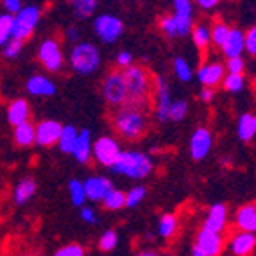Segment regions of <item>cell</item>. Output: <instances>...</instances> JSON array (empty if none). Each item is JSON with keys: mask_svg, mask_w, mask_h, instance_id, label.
Returning a JSON list of instances; mask_svg holds the SVG:
<instances>
[{"mask_svg": "<svg viewBox=\"0 0 256 256\" xmlns=\"http://www.w3.org/2000/svg\"><path fill=\"white\" fill-rule=\"evenodd\" d=\"M111 122H113L115 131L122 138H126V140H138L147 131L146 108L124 104V106L116 108Z\"/></svg>", "mask_w": 256, "mask_h": 256, "instance_id": "1", "label": "cell"}, {"mask_svg": "<svg viewBox=\"0 0 256 256\" xmlns=\"http://www.w3.org/2000/svg\"><path fill=\"white\" fill-rule=\"evenodd\" d=\"M122 79L126 86V104L146 108L150 95V86H152L149 72L138 64H131L124 68Z\"/></svg>", "mask_w": 256, "mask_h": 256, "instance_id": "2", "label": "cell"}, {"mask_svg": "<svg viewBox=\"0 0 256 256\" xmlns=\"http://www.w3.org/2000/svg\"><path fill=\"white\" fill-rule=\"evenodd\" d=\"M111 170L132 180H144L152 172V160L138 150H122L115 165L111 166Z\"/></svg>", "mask_w": 256, "mask_h": 256, "instance_id": "3", "label": "cell"}, {"mask_svg": "<svg viewBox=\"0 0 256 256\" xmlns=\"http://www.w3.org/2000/svg\"><path fill=\"white\" fill-rule=\"evenodd\" d=\"M70 66L81 76H90L100 66V52L94 43H77L70 52Z\"/></svg>", "mask_w": 256, "mask_h": 256, "instance_id": "4", "label": "cell"}, {"mask_svg": "<svg viewBox=\"0 0 256 256\" xmlns=\"http://www.w3.org/2000/svg\"><path fill=\"white\" fill-rule=\"evenodd\" d=\"M42 11L38 6H26L20 9V13L13 16V40L26 42L38 26Z\"/></svg>", "mask_w": 256, "mask_h": 256, "instance_id": "5", "label": "cell"}, {"mask_svg": "<svg viewBox=\"0 0 256 256\" xmlns=\"http://www.w3.org/2000/svg\"><path fill=\"white\" fill-rule=\"evenodd\" d=\"M120 146L118 142L113 140L111 136H100L98 140H95V144L92 146V156L97 160L98 165L104 166H113L115 162L120 156Z\"/></svg>", "mask_w": 256, "mask_h": 256, "instance_id": "6", "label": "cell"}, {"mask_svg": "<svg viewBox=\"0 0 256 256\" xmlns=\"http://www.w3.org/2000/svg\"><path fill=\"white\" fill-rule=\"evenodd\" d=\"M94 29L104 43H115L124 32V24L120 18L113 16V14H100L95 18Z\"/></svg>", "mask_w": 256, "mask_h": 256, "instance_id": "7", "label": "cell"}, {"mask_svg": "<svg viewBox=\"0 0 256 256\" xmlns=\"http://www.w3.org/2000/svg\"><path fill=\"white\" fill-rule=\"evenodd\" d=\"M38 60L48 72H58V70L63 68L64 58H63V50H61L58 40L48 38L40 45Z\"/></svg>", "mask_w": 256, "mask_h": 256, "instance_id": "8", "label": "cell"}, {"mask_svg": "<svg viewBox=\"0 0 256 256\" xmlns=\"http://www.w3.org/2000/svg\"><path fill=\"white\" fill-rule=\"evenodd\" d=\"M102 94H104V98L108 100V104H111V106H115V108L124 106L126 86H124V79H122V72L113 70V72L108 74V77L104 79Z\"/></svg>", "mask_w": 256, "mask_h": 256, "instance_id": "9", "label": "cell"}, {"mask_svg": "<svg viewBox=\"0 0 256 256\" xmlns=\"http://www.w3.org/2000/svg\"><path fill=\"white\" fill-rule=\"evenodd\" d=\"M172 18L176 24V36H186L194 26V4L188 0H176Z\"/></svg>", "mask_w": 256, "mask_h": 256, "instance_id": "10", "label": "cell"}, {"mask_svg": "<svg viewBox=\"0 0 256 256\" xmlns=\"http://www.w3.org/2000/svg\"><path fill=\"white\" fill-rule=\"evenodd\" d=\"M63 126L56 120H43L34 126V144L42 147H52L60 142Z\"/></svg>", "mask_w": 256, "mask_h": 256, "instance_id": "11", "label": "cell"}, {"mask_svg": "<svg viewBox=\"0 0 256 256\" xmlns=\"http://www.w3.org/2000/svg\"><path fill=\"white\" fill-rule=\"evenodd\" d=\"M194 246H197V248L201 249L204 256H220L222 248H224V238H222L220 233L201 230L197 233V238Z\"/></svg>", "mask_w": 256, "mask_h": 256, "instance_id": "12", "label": "cell"}, {"mask_svg": "<svg viewBox=\"0 0 256 256\" xmlns=\"http://www.w3.org/2000/svg\"><path fill=\"white\" fill-rule=\"evenodd\" d=\"M212 132L206 128H199L194 131L192 138H190V154H192L194 160H204L210 154L212 149Z\"/></svg>", "mask_w": 256, "mask_h": 256, "instance_id": "13", "label": "cell"}, {"mask_svg": "<svg viewBox=\"0 0 256 256\" xmlns=\"http://www.w3.org/2000/svg\"><path fill=\"white\" fill-rule=\"evenodd\" d=\"M82 186H84L86 199H90V201H102L108 192L113 190V183L104 176H92L82 183Z\"/></svg>", "mask_w": 256, "mask_h": 256, "instance_id": "14", "label": "cell"}, {"mask_svg": "<svg viewBox=\"0 0 256 256\" xmlns=\"http://www.w3.org/2000/svg\"><path fill=\"white\" fill-rule=\"evenodd\" d=\"M224 76H226V70H224V64L220 63H206L197 72L199 82L204 88H210V90H214L215 86L220 84Z\"/></svg>", "mask_w": 256, "mask_h": 256, "instance_id": "15", "label": "cell"}, {"mask_svg": "<svg viewBox=\"0 0 256 256\" xmlns=\"http://www.w3.org/2000/svg\"><path fill=\"white\" fill-rule=\"evenodd\" d=\"M172 98L170 90H168V82L165 77H156V111H158L160 122L168 120V110H170Z\"/></svg>", "mask_w": 256, "mask_h": 256, "instance_id": "16", "label": "cell"}, {"mask_svg": "<svg viewBox=\"0 0 256 256\" xmlns=\"http://www.w3.org/2000/svg\"><path fill=\"white\" fill-rule=\"evenodd\" d=\"M256 246V236L254 233H244V231H236L235 235H231L230 238V251L233 256H249Z\"/></svg>", "mask_w": 256, "mask_h": 256, "instance_id": "17", "label": "cell"}, {"mask_svg": "<svg viewBox=\"0 0 256 256\" xmlns=\"http://www.w3.org/2000/svg\"><path fill=\"white\" fill-rule=\"evenodd\" d=\"M228 224V208L220 202L214 204L210 208L208 215H206V220L202 224V230L214 231V233H222L226 230Z\"/></svg>", "mask_w": 256, "mask_h": 256, "instance_id": "18", "label": "cell"}, {"mask_svg": "<svg viewBox=\"0 0 256 256\" xmlns=\"http://www.w3.org/2000/svg\"><path fill=\"white\" fill-rule=\"evenodd\" d=\"M235 226L238 231L244 233H254L256 230V206L254 202L244 204L238 208L235 215Z\"/></svg>", "mask_w": 256, "mask_h": 256, "instance_id": "19", "label": "cell"}, {"mask_svg": "<svg viewBox=\"0 0 256 256\" xmlns=\"http://www.w3.org/2000/svg\"><path fill=\"white\" fill-rule=\"evenodd\" d=\"M30 116V106L26 98H14L13 102L8 106V120L11 126H22L29 122Z\"/></svg>", "mask_w": 256, "mask_h": 256, "instance_id": "20", "label": "cell"}, {"mask_svg": "<svg viewBox=\"0 0 256 256\" xmlns=\"http://www.w3.org/2000/svg\"><path fill=\"white\" fill-rule=\"evenodd\" d=\"M27 92L34 97H52L56 94V84L45 76H32L26 84Z\"/></svg>", "mask_w": 256, "mask_h": 256, "instance_id": "21", "label": "cell"}, {"mask_svg": "<svg viewBox=\"0 0 256 256\" xmlns=\"http://www.w3.org/2000/svg\"><path fill=\"white\" fill-rule=\"evenodd\" d=\"M72 156L79 163L90 162V156H92V134H90V131H88V129H82V131H79V134H77V140H76V146H74V150H72Z\"/></svg>", "mask_w": 256, "mask_h": 256, "instance_id": "22", "label": "cell"}, {"mask_svg": "<svg viewBox=\"0 0 256 256\" xmlns=\"http://www.w3.org/2000/svg\"><path fill=\"white\" fill-rule=\"evenodd\" d=\"M222 52L228 60L231 58H240V54L244 52V32L240 29H230V34H228L226 42L222 45Z\"/></svg>", "mask_w": 256, "mask_h": 256, "instance_id": "23", "label": "cell"}, {"mask_svg": "<svg viewBox=\"0 0 256 256\" xmlns=\"http://www.w3.org/2000/svg\"><path fill=\"white\" fill-rule=\"evenodd\" d=\"M236 132H238V138L242 142H251L256 134V116L252 113H244L238 118Z\"/></svg>", "mask_w": 256, "mask_h": 256, "instance_id": "24", "label": "cell"}, {"mask_svg": "<svg viewBox=\"0 0 256 256\" xmlns=\"http://www.w3.org/2000/svg\"><path fill=\"white\" fill-rule=\"evenodd\" d=\"M34 194H36V181L32 178H26V180H22L14 186V192H13L14 202L16 204H26Z\"/></svg>", "mask_w": 256, "mask_h": 256, "instance_id": "25", "label": "cell"}, {"mask_svg": "<svg viewBox=\"0 0 256 256\" xmlns=\"http://www.w3.org/2000/svg\"><path fill=\"white\" fill-rule=\"evenodd\" d=\"M13 136H14V142H16V146H20V147L32 146V144H34V126L30 124V122L16 126Z\"/></svg>", "mask_w": 256, "mask_h": 256, "instance_id": "26", "label": "cell"}, {"mask_svg": "<svg viewBox=\"0 0 256 256\" xmlns=\"http://www.w3.org/2000/svg\"><path fill=\"white\" fill-rule=\"evenodd\" d=\"M77 134H79V131H77L74 126H63L60 142H58V146H60V149L63 150V152L72 154L74 146H76V140H77Z\"/></svg>", "mask_w": 256, "mask_h": 256, "instance_id": "27", "label": "cell"}, {"mask_svg": "<svg viewBox=\"0 0 256 256\" xmlns=\"http://www.w3.org/2000/svg\"><path fill=\"white\" fill-rule=\"evenodd\" d=\"M230 29L231 27L226 26L224 22H215L214 26L210 27V42L214 43L215 47H222L230 34Z\"/></svg>", "mask_w": 256, "mask_h": 256, "instance_id": "28", "label": "cell"}, {"mask_svg": "<svg viewBox=\"0 0 256 256\" xmlns=\"http://www.w3.org/2000/svg\"><path fill=\"white\" fill-rule=\"evenodd\" d=\"M102 204H104V208L111 210V212H116V210L124 208L126 206V194L113 188V190L108 192V196L102 199Z\"/></svg>", "mask_w": 256, "mask_h": 256, "instance_id": "29", "label": "cell"}, {"mask_svg": "<svg viewBox=\"0 0 256 256\" xmlns=\"http://www.w3.org/2000/svg\"><path fill=\"white\" fill-rule=\"evenodd\" d=\"M176 230H178V217H176V215L165 214L162 218H160L158 231L163 238H170V236L176 233Z\"/></svg>", "mask_w": 256, "mask_h": 256, "instance_id": "30", "label": "cell"}, {"mask_svg": "<svg viewBox=\"0 0 256 256\" xmlns=\"http://www.w3.org/2000/svg\"><path fill=\"white\" fill-rule=\"evenodd\" d=\"M72 9L77 18H88L97 9V2L95 0H76L72 2Z\"/></svg>", "mask_w": 256, "mask_h": 256, "instance_id": "31", "label": "cell"}, {"mask_svg": "<svg viewBox=\"0 0 256 256\" xmlns=\"http://www.w3.org/2000/svg\"><path fill=\"white\" fill-rule=\"evenodd\" d=\"M220 84L224 86V90H226V92L238 94V92L244 90V86H246V77H244V76H235V74H226Z\"/></svg>", "mask_w": 256, "mask_h": 256, "instance_id": "32", "label": "cell"}, {"mask_svg": "<svg viewBox=\"0 0 256 256\" xmlns=\"http://www.w3.org/2000/svg\"><path fill=\"white\" fill-rule=\"evenodd\" d=\"M13 40V16L8 13L0 14V45Z\"/></svg>", "mask_w": 256, "mask_h": 256, "instance_id": "33", "label": "cell"}, {"mask_svg": "<svg viewBox=\"0 0 256 256\" xmlns=\"http://www.w3.org/2000/svg\"><path fill=\"white\" fill-rule=\"evenodd\" d=\"M192 38L197 47L201 48V50H206L208 45L212 43L210 42V27L204 26V24H202V26H196L192 29Z\"/></svg>", "mask_w": 256, "mask_h": 256, "instance_id": "34", "label": "cell"}, {"mask_svg": "<svg viewBox=\"0 0 256 256\" xmlns=\"http://www.w3.org/2000/svg\"><path fill=\"white\" fill-rule=\"evenodd\" d=\"M70 199H72L74 206H84L86 202V194H84V186H82V181L79 180H70Z\"/></svg>", "mask_w": 256, "mask_h": 256, "instance_id": "35", "label": "cell"}, {"mask_svg": "<svg viewBox=\"0 0 256 256\" xmlns=\"http://www.w3.org/2000/svg\"><path fill=\"white\" fill-rule=\"evenodd\" d=\"M116 244H118V236H116V233L113 230H108L100 235V240H98V249L104 251V252H110L116 248Z\"/></svg>", "mask_w": 256, "mask_h": 256, "instance_id": "36", "label": "cell"}, {"mask_svg": "<svg viewBox=\"0 0 256 256\" xmlns=\"http://www.w3.org/2000/svg\"><path fill=\"white\" fill-rule=\"evenodd\" d=\"M146 194H147L146 186H132L131 190L126 194V206H128V208H134V206H138L142 201H144Z\"/></svg>", "mask_w": 256, "mask_h": 256, "instance_id": "37", "label": "cell"}, {"mask_svg": "<svg viewBox=\"0 0 256 256\" xmlns=\"http://www.w3.org/2000/svg\"><path fill=\"white\" fill-rule=\"evenodd\" d=\"M174 72L178 76V79L183 82H188L192 79V68H190V64L183 58H176L174 60Z\"/></svg>", "mask_w": 256, "mask_h": 256, "instance_id": "38", "label": "cell"}, {"mask_svg": "<svg viewBox=\"0 0 256 256\" xmlns=\"http://www.w3.org/2000/svg\"><path fill=\"white\" fill-rule=\"evenodd\" d=\"M188 113V104L186 100H176L170 104V110H168V120H174V122H181V120L186 116Z\"/></svg>", "mask_w": 256, "mask_h": 256, "instance_id": "39", "label": "cell"}, {"mask_svg": "<svg viewBox=\"0 0 256 256\" xmlns=\"http://www.w3.org/2000/svg\"><path fill=\"white\" fill-rule=\"evenodd\" d=\"M224 70H228V74H235V76H244V70H246V61L240 58H231L228 60Z\"/></svg>", "mask_w": 256, "mask_h": 256, "instance_id": "40", "label": "cell"}, {"mask_svg": "<svg viewBox=\"0 0 256 256\" xmlns=\"http://www.w3.org/2000/svg\"><path fill=\"white\" fill-rule=\"evenodd\" d=\"M54 256H84V249L79 244H68V246L58 249Z\"/></svg>", "mask_w": 256, "mask_h": 256, "instance_id": "41", "label": "cell"}, {"mask_svg": "<svg viewBox=\"0 0 256 256\" xmlns=\"http://www.w3.org/2000/svg\"><path fill=\"white\" fill-rule=\"evenodd\" d=\"M244 50H248L251 56L256 54V29L251 27L248 32H244Z\"/></svg>", "mask_w": 256, "mask_h": 256, "instance_id": "42", "label": "cell"}, {"mask_svg": "<svg viewBox=\"0 0 256 256\" xmlns=\"http://www.w3.org/2000/svg\"><path fill=\"white\" fill-rule=\"evenodd\" d=\"M22 47H24V42H18V40H9L4 45V56L8 60H13L22 52Z\"/></svg>", "mask_w": 256, "mask_h": 256, "instance_id": "43", "label": "cell"}, {"mask_svg": "<svg viewBox=\"0 0 256 256\" xmlns=\"http://www.w3.org/2000/svg\"><path fill=\"white\" fill-rule=\"evenodd\" d=\"M160 29H162L166 36L174 38V36H176V24H174V18H172V14H165V16L160 18Z\"/></svg>", "mask_w": 256, "mask_h": 256, "instance_id": "44", "label": "cell"}, {"mask_svg": "<svg viewBox=\"0 0 256 256\" xmlns=\"http://www.w3.org/2000/svg\"><path fill=\"white\" fill-rule=\"evenodd\" d=\"M2 6H4L6 13L11 14V16L18 14V13H20V9L24 8V4H22L20 0H4V2H2Z\"/></svg>", "mask_w": 256, "mask_h": 256, "instance_id": "45", "label": "cell"}, {"mask_svg": "<svg viewBox=\"0 0 256 256\" xmlns=\"http://www.w3.org/2000/svg\"><path fill=\"white\" fill-rule=\"evenodd\" d=\"M81 218L84 222H88V224H98V217H97V214H95V210L88 208V206H82Z\"/></svg>", "mask_w": 256, "mask_h": 256, "instance_id": "46", "label": "cell"}, {"mask_svg": "<svg viewBox=\"0 0 256 256\" xmlns=\"http://www.w3.org/2000/svg\"><path fill=\"white\" fill-rule=\"evenodd\" d=\"M116 64L118 66H122V68H128V66H131L132 64V54L128 50H122L118 52V56H116Z\"/></svg>", "mask_w": 256, "mask_h": 256, "instance_id": "47", "label": "cell"}, {"mask_svg": "<svg viewBox=\"0 0 256 256\" xmlns=\"http://www.w3.org/2000/svg\"><path fill=\"white\" fill-rule=\"evenodd\" d=\"M79 36H81V30L77 29L76 26H72V27H68V29H66V38H68L70 42H77V40H79Z\"/></svg>", "mask_w": 256, "mask_h": 256, "instance_id": "48", "label": "cell"}, {"mask_svg": "<svg viewBox=\"0 0 256 256\" xmlns=\"http://www.w3.org/2000/svg\"><path fill=\"white\" fill-rule=\"evenodd\" d=\"M202 102H210L212 98H214V90H210V88H202L201 94H199Z\"/></svg>", "mask_w": 256, "mask_h": 256, "instance_id": "49", "label": "cell"}, {"mask_svg": "<svg viewBox=\"0 0 256 256\" xmlns=\"http://www.w3.org/2000/svg\"><path fill=\"white\" fill-rule=\"evenodd\" d=\"M197 4H199V8H202V9H212L217 6V0H199Z\"/></svg>", "mask_w": 256, "mask_h": 256, "instance_id": "50", "label": "cell"}, {"mask_svg": "<svg viewBox=\"0 0 256 256\" xmlns=\"http://www.w3.org/2000/svg\"><path fill=\"white\" fill-rule=\"evenodd\" d=\"M192 256H204V254H202V251L197 248V246H194V248H192Z\"/></svg>", "mask_w": 256, "mask_h": 256, "instance_id": "51", "label": "cell"}, {"mask_svg": "<svg viewBox=\"0 0 256 256\" xmlns=\"http://www.w3.org/2000/svg\"><path fill=\"white\" fill-rule=\"evenodd\" d=\"M138 256H156V254H154L152 251H144V252H140Z\"/></svg>", "mask_w": 256, "mask_h": 256, "instance_id": "52", "label": "cell"}, {"mask_svg": "<svg viewBox=\"0 0 256 256\" xmlns=\"http://www.w3.org/2000/svg\"><path fill=\"white\" fill-rule=\"evenodd\" d=\"M29 256H34V254H29Z\"/></svg>", "mask_w": 256, "mask_h": 256, "instance_id": "53", "label": "cell"}]
</instances>
